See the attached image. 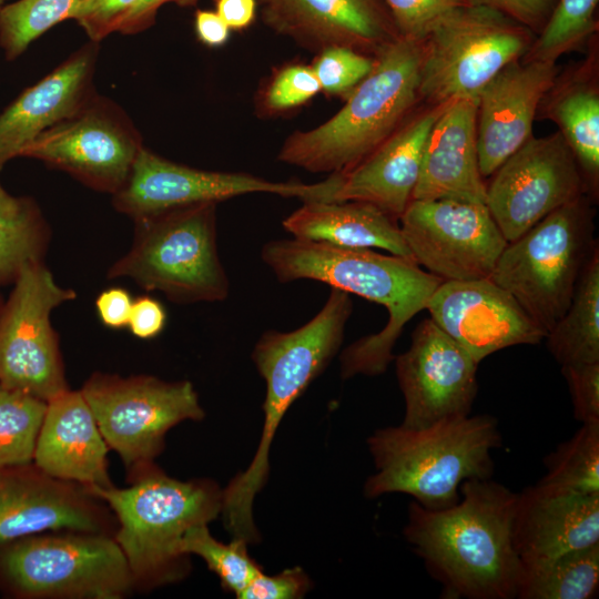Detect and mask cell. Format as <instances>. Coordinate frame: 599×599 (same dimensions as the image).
Listing matches in <instances>:
<instances>
[{"mask_svg":"<svg viewBox=\"0 0 599 599\" xmlns=\"http://www.w3.org/2000/svg\"><path fill=\"white\" fill-rule=\"evenodd\" d=\"M128 113L98 92L74 114L41 133L21 153L113 195L126 182L143 148Z\"/></svg>","mask_w":599,"mask_h":599,"instance_id":"obj_13","label":"cell"},{"mask_svg":"<svg viewBox=\"0 0 599 599\" xmlns=\"http://www.w3.org/2000/svg\"><path fill=\"white\" fill-rule=\"evenodd\" d=\"M9 0H0V10Z\"/></svg>","mask_w":599,"mask_h":599,"instance_id":"obj_49","label":"cell"},{"mask_svg":"<svg viewBox=\"0 0 599 599\" xmlns=\"http://www.w3.org/2000/svg\"><path fill=\"white\" fill-rule=\"evenodd\" d=\"M352 312L351 294L332 288L311 321L291 332L267 331L256 342L251 356L266 386L264 423L253 459L223 489L221 515L233 538L260 540L253 505L267 481L276 430L287 409L339 351Z\"/></svg>","mask_w":599,"mask_h":599,"instance_id":"obj_3","label":"cell"},{"mask_svg":"<svg viewBox=\"0 0 599 599\" xmlns=\"http://www.w3.org/2000/svg\"><path fill=\"white\" fill-rule=\"evenodd\" d=\"M309 577L301 567L284 569L276 575L258 572L237 596L238 599H300L312 588Z\"/></svg>","mask_w":599,"mask_h":599,"instance_id":"obj_42","label":"cell"},{"mask_svg":"<svg viewBox=\"0 0 599 599\" xmlns=\"http://www.w3.org/2000/svg\"><path fill=\"white\" fill-rule=\"evenodd\" d=\"M467 2L497 10L532 30L546 21L554 0H467Z\"/></svg>","mask_w":599,"mask_h":599,"instance_id":"obj_43","label":"cell"},{"mask_svg":"<svg viewBox=\"0 0 599 599\" xmlns=\"http://www.w3.org/2000/svg\"><path fill=\"white\" fill-rule=\"evenodd\" d=\"M78 0H17L0 10V49L14 61L55 24L70 20Z\"/></svg>","mask_w":599,"mask_h":599,"instance_id":"obj_34","label":"cell"},{"mask_svg":"<svg viewBox=\"0 0 599 599\" xmlns=\"http://www.w3.org/2000/svg\"><path fill=\"white\" fill-rule=\"evenodd\" d=\"M398 220L416 264L443 281L490 277L508 243L485 203L412 200Z\"/></svg>","mask_w":599,"mask_h":599,"instance_id":"obj_14","label":"cell"},{"mask_svg":"<svg viewBox=\"0 0 599 599\" xmlns=\"http://www.w3.org/2000/svg\"><path fill=\"white\" fill-rule=\"evenodd\" d=\"M99 43L89 41L0 113V171L41 133L79 111L95 93Z\"/></svg>","mask_w":599,"mask_h":599,"instance_id":"obj_23","label":"cell"},{"mask_svg":"<svg viewBox=\"0 0 599 599\" xmlns=\"http://www.w3.org/2000/svg\"><path fill=\"white\" fill-rule=\"evenodd\" d=\"M491 176L485 204L507 242L587 193L577 160L559 131L531 136Z\"/></svg>","mask_w":599,"mask_h":599,"instance_id":"obj_15","label":"cell"},{"mask_svg":"<svg viewBox=\"0 0 599 599\" xmlns=\"http://www.w3.org/2000/svg\"><path fill=\"white\" fill-rule=\"evenodd\" d=\"M599 587V542L522 568L517 598L589 599Z\"/></svg>","mask_w":599,"mask_h":599,"instance_id":"obj_31","label":"cell"},{"mask_svg":"<svg viewBox=\"0 0 599 599\" xmlns=\"http://www.w3.org/2000/svg\"><path fill=\"white\" fill-rule=\"evenodd\" d=\"M106 445L81 390L68 389L47 402L33 463L49 475L84 487L113 485Z\"/></svg>","mask_w":599,"mask_h":599,"instance_id":"obj_26","label":"cell"},{"mask_svg":"<svg viewBox=\"0 0 599 599\" xmlns=\"http://www.w3.org/2000/svg\"><path fill=\"white\" fill-rule=\"evenodd\" d=\"M0 585L20 599H122L134 590L112 535L58 531L0 546Z\"/></svg>","mask_w":599,"mask_h":599,"instance_id":"obj_9","label":"cell"},{"mask_svg":"<svg viewBox=\"0 0 599 599\" xmlns=\"http://www.w3.org/2000/svg\"><path fill=\"white\" fill-rule=\"evenodd\" d=\"M305 183L272 182L252 174L194 169L143 146L124 185L112 195L114 209L133 221L176 207L219 203L238 195L270 193L300 197Z\"/></svg>","mask_w":599,"mask_h":599,"instance_id":"obj_19","label":"cell"},{"mask_svg":"<svg viewBox=\"0 0 599 599\" xmlns=\"http://www.w3.org/2000/svg\"><path fill=\"white\" fill-rule=\"evenodd\" d=\"M420 41L398 37L374 55L344 105L316 128L293 132L277 159L313 173L347 170L384 142L419 100Z\"/></svg>","mask_w":599,"mask_h":599,"instance_id":"obj_6","label":"cell"},{"mask_svg":"<svg viewBox=\"0 0 599 599\" xmlns=\"http://www.w3.org/2000/svg\"><path fill=\"white\" fill-rule=\"evenodd\" d=\"M321 91L311 65L288 63L276 68L255 97L260 116L273 118L306 104Z\"/></svg>","mask_w":599,"mask_h":599,"instance_id":"obj_37","label":"cell"},{"mask_svg":"<svg viewBox=\"0 0 599 599\" xmlns=\"http://www.w3.org/2000/svg\"><path fill=\"white\" fill-rule=\"evenodd\" d=\"M598 0H559L522 60L555 62L593 33Z\"/></svg>","mask_w":599,"mask_h":599,"instance_id":"obj_36","label":"cell"},{"mask_svg":"<svg viewBox=\"0 0 599 599\" xmlns=\"http://www.w3.org/2000/svg\"><path fill=\"white\" fill-rule=\"evenodd\" d=\"M512 541L522 568L599 542V493L555 495L526 488L518 494Z\"/></svg>","mask_w":599,"mask_h":599,"instance_id":"obj_25","label":"cell"},{"mask_svg":"<svg viewBox=\"0 0 599 599\" xmlns=\"http://www.w3.org/2000/svg\"><path fill=\"white\" fill-rule=\"evenodd\" d=\"M129 485L87 487L115 516L114 539L129 565L135 590L180 582L191 571L181 550L184 534L209 525L223 506V489L207 478L180 480L154 461L128 471Z\"/></svg>","mask_w":599,"mask_h":599,"instance_id":"obj_4","label":"cell"},{"mask_svg":"<svg viewBox=\"0 0 599 599\" xmlns=\"http://www.w3.org/2000/svg\"><path fill=\"white\" fill-rule=\"evenodd\" d=\"M257 0H216L215 11L231 31L247 29L256 19Z\"/></svg>","mask_w":599,"mask_h":599,"instance_id":"obj_48","label":"cell"},{"mask_svg":"<svg viewBox=\"0 0 599 599\" xmlns=\"http://www.w3.org/2000/svg\"><path fill=\"white\" fill-rule=\"evenodd\" d=\"M394 359L405 400L402 426L419 429L470 415L478 363L430 317L417 325L409 348Z\"/></svg>","mask_w":599,"mask_h":599,"instance_id":"obj_16","label":"cell"},{"mask_svg":"<svg viewBox=\"0 0 599 599\" xmlns=\"http://www.w3.org/2000/svg\"><path fill=\"white\" fill-rule=\"evenodd\" d=\"M199 0H142L134 12L121 26L119 33L136 34L151 28L156 20L158 11L166 3L179 7H193Z\"/></svg>","mask_w":599,"mask_h":599,"instance_id":"obj_46","label":"cell"},{"mask_svg":"<svg viewBox=\"0 0 599 599\" xmlns=\"http://www.w3.org/2000/svg\"><path fill=\"white\" fill-rule=\"evenodd\" d=\"M547 100L549 118L572 151L586 191L597 194L599 181V92L595 78L586 73L554 82Z\"/></svg>","mask_w":599,"mask_h":599,"instance_id":"obj_28","label":"cell"},{"mask_svg":"<svg viewBox=\"0 0 599 599\" xmlns=\"http://www.w3.org/2000/svg\"><path fill=\"white\" fill-rule=\"evenodd\" d=\"M2 304H3V301L0 297V311H1Z\"/></svg>","mask_w":599,"mask_h":599,"instance_id":"obj_50","label":"cell"},{"mask_svg":"<svg viewBox=\"0 0 599 599\" xmlns=\"http://www.w3.org/2000/svg\"><path fill=\"white\" fill-rule=\"evenodd\" d=\"M166 312L155 298L144 295L133 300L128 327L141 339L158 336L165 327Z\"/></svg>","mask_w":599,"mask_h":599,"instance_id":"obj_44","label":"cell"},{"mask_svg":"<svg viewBox=\"0 0 599 599\" xmlns=\"http://www.w3.org/2000/svg\"><path fill=\"white\" fill-rule=\"evenodd\" d=\"M217 203H199L134 221L129 252L108 271L179 304L221 302L230 282L216 243Z\"/></svg>","mask_w":599,"mask_h":599,"instance_id":"obj_7","label":"cell"},{"mask_svg":"<svg viewBox=\"0 0 599 599\" xmlns=\"http://www.w3.org/2000/svg\"><path fill=\"white\" fill-rule=\"evenodd\" d=\"M459 501L428 510L412 502L404 536L443 585V597L517 598L522 566L512 541L518 494L489 479L465 480Z\"/></svg>","mask_w":599,"mask_h":599,"instance_id":"obj_1","label":"cell"},{"mask_svg":"<svg viewBox=\"0 0 599 599\" xmlns=\"http://www.w3.org/2000/svg\"><path fill=\"white\" fill-rule=\"evenodd\" d=\"M572 399L575 418L599 422V362L561 366Z\"/></svg>","mask_w":599,"mask_h":599,"instance_id":"obj_41","label":"cell"},{"mask_svg":"<svg viewBox=\"0 0 599 599\" xmlns=\"http://www.w3.org/2000/svg\"><path fill=\"white\" fill-rule=\"evenodd\" d=\"M132 303L125 288L110 287L98 295L95 307L104 326L119 329L128 326Z\"/></svg>","mask_w":599,"mask_h":599,"instance_id":"obj_45","label":"cell"},{"mask_svg":"<svg viewBox=\"0 0 599 599\" xmlns=\"http://www.w3.org/2000/svg\"><path fill=\"white\" fill-rule=\"evenodd\" d=\"M532 41L530 29L491 8L468 3L449 11L420 41L419 99L437 105L478 98Z\"/></svg>","mask_w":599,"mask_h":599,"instance_id":"obj_10","label":"cell"},{"mask_svg":"<svg viewBox=\"0 0 599 599\" xmlns=\"http://www.w3.org/2000/svg\"><path fill=\"white\" fill-rule=\"evenodd\" d=\"M47 402L0 385V469L33 461Z\"/></svg>","mask_w":599,"mask_h":599,"instance_id":"obj_33","label":"cell"},{"mask_svg":"<svg viewBox=\"0 0 599 599\" xmlns=\"http://www.w3.org/2000/svg\"><path fill=\"white\" fill-rule=\"evenodd\" d=\"M142 0H78L70 20L84 30L90 41L100 42L119 32Z\"/></svg>","mask_w":599,"mask_h":599,"instance_id":"obj_40","label":"cell"},{"mask_svg":"<svg viewBox=\"0 0 599 599\" xmlns=\"http://www.w3.org/2000/svg\"><path fill=\"white\" fill-rule=\"evenodd\" d=\"M597 247L595 210L583 195L508 242L490 280L510 293L547 334L567 311Z\"/></svg>","mask_w":599,"mask_h":599,"instance_id":"obj_8","label":"cell"},{"mask_svg":"<svg viewBox=\"0 0 599 599\" xmlns=\"http://www.w3.org/2000/svg\"><path fill=\"white\" fill-rule=\"evenodd\" d=\"M261 257L281 283L317 281L387 309L388 322L378 333L361 337L342 352L343 379L383 374L395 358L393 348L404 326L426 308L443 282L402 256L297 238L267 242Z\"/></svg>","mask_w":599,"mask_h":599,"instance_id":"obj_2","label":"cell"},{"mask_svg":"<svg viewBox=\"0 0 599 599\" xmlns=\"http://www.w3.org/2000/svg\"><path fill=\"white\" fill-rule=\"evenodd\" d=\"M245 540L233 538L229 544L215 539L207 525L190 528L181 541V550L187 556H197L220 579L224 590L237 596L247 583L263 570L250 556Z\"/></svg>","mask_w":599,"mask_h":599,"instance_id":"obj_35","label":"cell"},{"mask_svg":"<svg viewBox=\"0 0 599 599\" xmlns=\"http://www.w3.org/2000/svg\"><path fill=\"white\" fill-rule=\"evenodd\" d=\"M282 225L293 238L344 248H382L414 261L397 220L369 203L303 202Z\"/></svg>","mask_w":599,"mask_h":599,"instance_id":"obj_27","label":"cell"},{"mask_svg":"<svg viewBox=\"0 0 599 599\" xmlns=\"http://www.w3.org/2000/svg\"><path fill=\"white\" fill-rule=\"evenodd\" d=\"M80 390L106 445L119 455L128 471L153 463L163 451L171 428L205 416L190 380L95 372Z\"/></svg>","mask_w":599,"mask_h":599,"instance_id":"obj_11","label":"cell"},{"mask_svg":"<svg viewBox=\"0 0 599 599\" xmlns=\"http://www.w3.org/2000/svg\"><path fill=\"white\" fill-rule=\"evenodd\" d=\"M75 297L42 261L21 270L0 311L1 386L44 402L70 388L51 313Z\"/></svg>","mask_w":599,"mask_h":599,"instance_id":"obj_12","label":"cell"},{"mask_svg":"<svg viewBox=\"0 0 599 599\" xmlns=\"http://www.w3.org/2000/svg\"><path fill=\"white\" fill-rule=\"evenodd\" d=\"M545 338L561 366L599 362V247L585 265L567 311Z\"/></svg>","mask_w":599,"mask_h":599,"instance_id":"obj_29","label":"cell"},{"mask_svg":"<svg viewBox=\"0 0 599 599\" xmlns=\"http://www.w3.org/2000/svg\"><path fill=\"white\" fill-rule=\"evenodd\" d=\"M544 464L547 473L535 485L539 490L555 495L599 493V422L582 424Z\"/></svg>","mask_w":599,"mask_h":599,"instance_id":"obj_32","label":"cell"},{"mask_svg":"<svg viewBox=\"0 0 599 599\" xmlns=\"http://www.w3.org/2000/svg\"><path fill=\"white\" fill-rule=\"evenodd\" d=\"M557 74L555 62L519 59L479 93L477 152L483 177L491 176L532 136L535 116Z\"/></svg>","mask_w":599,"mask_h":599,"instance_id":"obj_22","label":"cell"},{"mask_svg":"<svg viewBox=\"0 0 599 599\" xmlns=\"http://www.w3.org/2000/svg\"><path fill=\"white\" fill-rule=\"evenodd\" d=\"M389 11L398 35L422 41L434 23L449 11L468 4L467 0H382Z\"/></svg>","mask_w":599,"mask_h":599,"instance_id":"obj_39","label":"cell"},{"mask_svg":"<svg viewBox=\"0 0 599 599\" xmlns=\"http://www.w3.org/2000/svg\"><path fill=\"white\" fill-rule=\"evenodd\" d=\"M478 98L446 103L428 134L412 200L486 202L477 152Z\"/></svg>","mask_w":599,"mask_h":599,"instance_id":"obj_24","label":"cell"},{"mask_svg":"<svg viewBox=\"0 0 599 599\" xmlns=\"http://www.w3.org/2000/svg\"><path fill=\"white\" fill-rule=\"evenodd\" d=\"M194 30L200 42L210 48H219L227 42L231 30L213 10H196Z\"/></svg>","mask_w":599,"mask_h":599,"instance_id":"obj_47","label":"cell"},{"mask_svg":"<svg viewBox=\"0 0 599 599\" xmlns=\"http://www.w3.org/2000/svg\"><path fill=\"white\" fill-rule=\"evenodd\" d=\"M257 8L265 27L315 53L346 47L374 57L399 37L382 0H257Z\"/></svg>","mask_w":599,"mask_h":599,"instance_id":"obj_21","label":"cell"},{"mask_svg":"<svg viewBox=\"0 0 599 599\" xmlns=\"http://www.w3.org/2000/svg\"><path fill=\"white\" fill-rule=\"evenodd\" d=\"M430 318L478 364L515 345H536L546 332L490 277L443 281L429 297Z\"/></svg>","mask_w":599,"mask_h":599,"instance_id":"obj_20","label":"cell"},{"mask_svg":"<svg viewBox=\"0 0 599 599\" xmlns=\"http://www.w3.org/2000/svg\"><path fill=\"white\" fill-rule=\"evenodd\" d=\"M49 241L50 227L39 205L0 184V285L13 283L24 266L41 262Z\"/></svg>","mask_w":599,"mask_h":599,"instance_id":"obj_30","label":"cell"},{"mask_svg":"<svg viewBox=\"0 0 599 599\" xmlns=\"http://www.w3.org/2000/svg\"><path fill=\"white\" fill-rule=\"evenodd\" d=\"M311 64L321 91L345 99L370 72L374 57L346 47H332L316 53Z\"/></svg>","mask_w":599,"mask_h":599,"instance_id":"obj_38","label":"cell"},{"mask_svg":"<svg viewBox=\"0 0 599 599\" xmlns=\"http://www.w3.org/2000/svg\"><path fill=\"white\" fill-rule=\"evenodd\" d=\"M115 516L87 487L33 461L0 469V546L27 536L82 531L114 536Z\"/></svg>","mask_w":599,"mask_h":599,"instance_id":"obj_17","label":"cell"},{"mask_svg":"<svg viewBox=\"0 0 599 599\" xmlns=\"http://www.w3.org/2000/svg\"><path fill=\"white\" fill-rule=\"evenodd\" d=\"M446 103L408 116L384 142L352 167L305 184L302 202L357 201L398 220L413 197L425 144Z\"/></svg>","mask_w":599,"mask_h":599,"instance_id":"obj_18","label":"cell"},{"mask_svg":"<svg viewBox=\"0 0 599 599\" xmlns=\"http://www.w3.org/2000/svg\"><path fill=\"white\" fill-rule=\"evenodd\" d=\"M500 443L497 419L490 415H468L419 429L379 428L367 439L375 473L365 481L364 496L403 493L425 509H446L459 501L465 480L491 477V450Z\"/></svg>","mask_w":599,"mask_h":599,"instance_id":"obj_5","label":"cell"}]
</instances>
